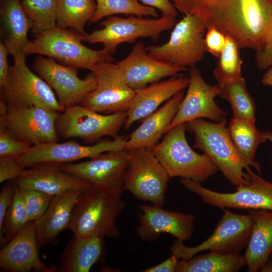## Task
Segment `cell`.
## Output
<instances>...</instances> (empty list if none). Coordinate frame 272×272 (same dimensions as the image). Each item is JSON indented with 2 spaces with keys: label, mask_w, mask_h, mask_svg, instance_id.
Here are the masks:
<instances>
[{
  "label": "cell",
  "mask_w": 272,
  "mask_h": 272,
  "mask_svg": "<svg viewBox=\"0 0 272 272\" xmlns=\"http://www.w3.org/2000/svg\"><path fill=\"white\" fill-rule=\"evenodd\" d=\"M225 118L213 123L198 118L185 123L195 137L193 148L201 150L236 187L248 184L245 168L250 166L234 145Z\"/></svg>",
  "instance_id": "cell-2"
},
{
  "label": "cell",
  "mask_w": 272,
  "mask_h": 272,
  "mask_svg": "<svg viewBox=\"0 0 272 272\" xmlns=\"http://www.w3.org/2000/svg\"><path fill=\"white\" fill-rule=\"evenodd\" d=\"M116 63L126 84L134 90L166 77L180 76L181 72L187 70L186 67L153 58L141 41L135 43L125 58Z\"/></svg>",
  "instance_id": "cell-20"
},
{
  "label": "cell",
  "mask_w": 272,
  "mask_h": 272,
  "mask_svg": "<svg viewBox=\"0 0 272 272\" xmlns=\"http://www.w3.org/2000/svg\"><path fill=\"white\" fill-rule=\"evenodd\" d=\"M265 132L267 140L272 143V130L265 131Z\"/></svg>",
  "instance_id": "cell-49"
},
{
  "label": "cell",
  "mask_w": 272,
  "mask_h": 272,
  "mask_svg": "<svg viewBox=\"0 0 272 272\" xmlns=\"http://www.w3.org/2000/svg\"><path fill=\"white\" fill-rule=\"evenodd\" d=\"M219 95L230 103L233 117L255 119V105L242 77L218 84Z\"/></svg>",
  "instance_id": "cell-32"
},
{
  "label": "cell",
  "mask_w": 272,
  "mask_h": 272,
  "mask_svg": "<svg viewBox=\"0 0 272 272\" xmlns=\"http://www.w3.org/2000/svg\"><path fill=\"white\" fill-rule=\"evenodd\" d=\"M17 188L23 199L29 220H39L47 209L53 196L36 189Z\"/></svg>",
  "instance_id": "cell-37"
},
{
  "label": "cell",
  "mask_w": 272,
  "mask_h": 272,
  "mask_svg": "<svg viewBox=\"0 0 272 272\" xmlns=\"http://www.w3.org/2000/svg\"><path fill=\"white\" fill-rule=\"evenodd\" d=\"M207 29L202 19L194 15H185L173 27L167 42L146 47L147 52L159 60L181 67H194L207 52L204 42Z\"/></svg>",
  "instance_id": "cell-7"
},
{
  "label": "cell",
  "mask_w": 272,
  "mask_h": 272,
  "mask_svg": "<svg viewBox=\"0 0 272 272\" xmlns=\"http://www.w3.org/2000/svg\"><path fill=\"white\" fill-rule=\"evenodd\" d=\"M179 258L171 254L169 258L155 266L147 268L143 272H176Z\"/></svg>",
  "instance_id": "cell-45"
},
{
  "label": "cell",
  "mask_w": 272,
  "mask_h": 272,
  "mask_svg": "<svg viewBox=\"0 0 272 272\" xmlns=\"http://www.w3.org/2000/svg\"><path fill=\"white\" fill-rule=\"evenodd\" d=\"M261 82L264 85L272 86V66L269 67L268 71L264 74L261 79Z\"/></svg>",
  "instance_id": "cell-47"
},
{
  "label": "cell",
  "mask_w": 272,
  "mask_h": 272,
  "mask_svg": "<svg viewBox=\"0 0 272 272\" xmlns=\"http://www.w3.org/2000/svg\"><path fill=\"white\" fill-rule=\"evenodd\" d=\"M8 50L4 43L0 42V87L6 82L10 66L8 61Z\"/></svg>",
  "instance_id": "cell-46"
},
{
  "label": "cell",
  "mask_w": 272,
  "mask_h": 272,
  "mask_svg": "<svg viewBox=\"0 0 272 272\" xmlns=\"http://www.w3.org/2000/svg\"><path fill=\"white\" fill-rule=\"evenodd\" d=\"M25 168L17 161L16 157H0V183L13 180L24 172Z\"/></svg>",
  "instance_id": "cell-40"
},
{
  "label": "cell",
  "mask_w": 272,
  "mask_h": 272,
  "mask_svg": "<svg viewBox=\"0 0 272 272\" xmlns=\"http://www.w3.org/2000/svg\"><path fill=\"white\" fill-rule=\"evenodd\" d=\"M26 56L20 53L13 57L6 82L0 87L1 99L7 106H37L62 112L65 109L53 90L27 66Z\"/></svg>",
  "instance_id": "cell-8"
},
{
  "label": "cell",
  "mask_w": 272,
  "mask_h": 272,
  "mask_svg": "<svg viewBox=\"0 0 272 272\" xmlns=\"http://www.w3.org/2000/svg\"><path fill=\"white\" fill-rule=\"evenodd\" d=\"M207 52L218 58L226 42V36L214 27H208L204 36Z\"/></svg>",
  "instance_id": "cell-39"
},
{
  "label": "cell",
  "mask_w": 272,
  "mask_h": 272,
  "mask_svg": "<svg viewBox=\"0 0 272 272\" xmlns=\"http://www.w3.org/2000/svg\"><path fill=\"white\" fill-rule=\"evenodd\" d=\"M60 113L37 106H7L0 100V123L14 137L32 146L58 142Z\"/></svg>",
  "instance_id": "cell-12"
},
{
  "label": "cell",
  "mask_w": 272,
  "mask_h": 272,
  "mask_svg": "<svg viewBox=\"0 0 272 272\" xmlns=\"http://www.w3.org/2000/svg\"><path fill=\"white\" fill-rule=\"evenodd\" d=\"M269 260H270L271 261H272V253H271V255H270V258H269Z\"/></svg>",
  "instance_id": "cell-50"
},
{
  "label": "cell",
  "mask_w": 272,
  "mask_h": 272,
  "mask_svg": "<svg viewBox=\"0 0 272 272\" xmlns=\"http://www.w3.org/2000/svg\"><path fill=\"white\" fill-rule=\"evenodd\" d=\"M189 78L187 92L166 133L174 126L192 120L207 118L219 122L227 115L215 101L219 95L218 85L208 84L195 66L190 69Z\"/></svg>",
  "instance_id": "cell-18"
},
{
  "label": "cell",
  "mask_w": 272,
  "mask_h": 272,
  "mask_svg": "<svg viewBox=\"0 0 272 272\" xmlns=\"http://www.w3.org/2000/svg\"><path fill=\"white\" fill-rule=\"evenodd\" d=\"M95 2L96 8L90 21L91 23L117 14L158 17L156 9L141 4L138 0H95Z\"/></svg>",
  "instance_id": "cell-33"
},
{
  "label": "cell",
  "mask_w": 272,
  "mask_h": 272,
  "mask_svg": "<svg viewBox=\"0 0 272 272\" xmlns=\"http://www.w3.org/2000/svg\"><path fill=\"white\" fill-rule=\"evenodd\" d=\"M33 146L14 137L5 125L0 123V157H18L27 152Z\"/></svg>",
  "instance_id": "cell-38"
},
{
  "label": "cell",
  "mask_w": 272,
  "mask_h": 272,
  "mask_svg": "<svg viewBox=\"0 0 272 272\" xmlns=\"http://www.w3.org/2000/svg\"><path fill=\"white\" fill-rule=\"evenodd\" d=\"M189 82V77L174 76L135 90L126 111L124 128L128 129L134 122L155 112L161 104L187 88Z\"/></svg>",
  "instance_id": "cell-23"
},
{
  "label": "cell",
  "mask_w": 272,
  "mask_h": 272,
  "mask_svg": "<svg viewBox=\"0 0 272 272\" xmlns=\"http://www.w3.org/2000/svg\"><path fill=\"white\" fill-rule=\"evenodd\" d=\"M82 192L69 191L53 196L44 215L35 222L39 249L55 244L58 235L68 229L74 208Z\"/></svg>",
  "instance_id": "cell-24"
},
{
  "label": "cell",
  "mask_w": 272,
  "mask_h": 272,
  "mask_svg": "<svg viewBox=\"0 0 272 272\" xmlns=\"http://www.w3.org/2000/svg\"><path fill=\"white\" fill-rule=\"evenodd\" d=\"M245 262L239 253L225 254L209 251L197 254L189 259H179L176 272H236Z\"/></svg>",
  "instance_id": "cell-30"
},
{
  "label": "cell",
  "mask_w": 272,
  "mask_h": 272,
  "mask_svg": "<svg viewBox=\"0 0 272 272\" xmlns=\"http://www.w3.org/2000/svg\"><path fill=\"white\" fill-rule=\"evenodd\" d=\"M261 272H272V261L268 260L259 269Z\"/></svg>",
  "instance_id": "cell-48"
},
{
  "label": "cell",
  "mask_w": 272,
  "mask_h": 272,
  "mask_svg": "<svg viewBox=\"0 0 272 272\" xmlns=\"http://www.w3.org/2000/svg\"><path fill=\"white\" fill-rule=\"evenodd\" d=\"M93 72L96 87L80 104L104 114L126 112L135 90L126 84L116 62L100 63Z\"/></svg>",
  "instance_id": "cell-15"
},
{
  "label": "cell",
  "mask_w": 272,
  "mask_h": 272,
  "mask_svg": "<svg viewBox=\"0 0 272 272\" xmlns=\"http://www.w3.org/2000/svg\"><path fill=\"white\" fill-rule=\"evenodd\" d=\"M15 189L13 199L6 212L0 230L1 246L9 242L29 221L22 196L16 186Z\"/></svg>",
  "instance_id": "cell-36"
},
{
  "label": "cell",
  "mask_w": 272,
  "mask_h": 272,
  "mask_svg": "<svg viewBox=\"0 0 272 272\" xmlns=\"http://www.w3.org/2000/svg\"><path fill=\"white\" fill-rule=\"evenodd\" d=\"M223 214L212 234L194 246H188L177 239L170 247L171 254L188 259L208 250L225 254L239 253L246 247L252 229L250 214H238L224 209Z\"/></svg>",
  "instance_id": "cell-10"
},
{
  "label": "cell",
  "mask_w": 272,
  "mask_h": 272,
  "mask_svg": "<svg viewBox=\"0 0 272 272\" xmlns=\"http://www.w3.org/2000/svg\"><path fill=\"white\" fill-rule=\"evenodd\" d=\"M213 0H171L177 10L185 15L200 18Z\"/></svg>",
  "instance_id": "cell-41"
},
{
  "label": "cell",
  "mask_w": 272,
  "mask_h": 272,
  "mask_svg": "<svg viewBox=\"0 0 272 272\" xmlns=\"http://www.w3.org/2000/svg\"><path fill=\"white\" fill-rule=\"evenodd\" d=\"M96 8L95 0H57L56 26L86 34L85 24L91 21Z\"/></svg>",
  "instance_id": "cell-31"
},
{
  "label": "cell",
  "mask_w": 272,
  "mask_h": 272,
  "mask_svg": "<svg viewBox=\"0 0 272 272\" xmlns=\"http://www.w3.org/2000/svg\"><path fill=\"white\" fill-rule=\"evenodd\" d=\"M186 130L185 123L174 126L151 149L170 178L178 177L203 183L219 170L206 154H198L190 147Z\"/></svg>",
  "instance_id": "cell-5"
},
{
  "label": "cell",
  "mask_w": 272,
  "mask_h": 272,
  "mask_svg": "<svg viewBox=\"0 0 272 272\" xmlns=\"http://www.w3.org/2000/svg\"><path fill=\"white\" fill-rule=\"evenodd\" d=\"M12 181L17 188L36 189L52 196L69 191L84 192L93 186L64 172L60 164L55 163H42L30 167Z\"/></svg>",
  "instance_id": "cell-22"
},
{
  "label": "cell",
  "mask_w": 272,
  "mask_h": 272,
  "mask_svg": "<svg viewBox=\"0 0 272 272\" xmlns=\"http://www.w3.org/2000/svg\"><path fill=\"white\" fill-rule=\"evenodd\" d=\"M256 62L260 70H265L272 66V36L256 53Z\"/></svg>",
  "instance_id": "cell-43"
},
{
  "label": "cell",
  "mask_w": 272,
  "mask_h": 272,
  "mask_svg": "<svg viewBox=\"0 0 272 272\" xmlns=\"http://www.w3.org/2000/svg\"><path fill=\"white\" fill-rule=\"evenodd\" d=\"M139 210L135 231L144 241L152 242L161 234L167 233L184 241L193 234L195 219L193 214L167 211L152 204H143Z\"/></svg>",
  "instance_id": "cell-19"
},
{
  "label": "cell",
  "mask_w": 272,
  "mask_h": 272,
  "mask_svg": "<svg viewBox=\"0 0 272 272\" xmlns=\"http://www.w3.org/2000/svg\"><path fill=\"white\" fill-rule=\"evenodd\" d=\"M250 167L245 169L248 184L236 187L233 192L212 190L189 179L181 178L180 183L204 203L221 210L272 211V182L255 173Z\"/></svg>",
  "instance_id": "cell-9"
},
{
  "label": "cell",
  "mask_w": 272,
  "mask_h": 272,
  "mask_svg": "<svg viewBox=\"0 0 272 272\" xmlns=\"http://www.w3.org/2000/svg\"><path fill=\"white\" fill-rule=\"evenodd\" d=\"M252 220L250 238L243 257L249 272H257L272 253V211L249 210Z\"/></svg>",
  "instance_id": "cell-26"
},
{
  "label": "cell",
  "mask_w": 272,
  "mask_h": 272,
  "mask_svg": "<svg viewBox=\"0 0 272 272\" xmlns=\"http://www.w3.org/2000/svg\"><path fill=\"white\" fill-rule=\"evenodd\" d=\"M21 5L32 22L34 35L56 26L57 0H21Z\"/></svg>",
  "instance_id": "cell-34"
},
{
  "label": "cell",
  "mask_w": 272,
  "mask_h": 272,
  "mask_svg": "<svg viewBox=\"0 0 272 272\" xmlns=\"http://www.w3.org/2000/svg\"><path fill=\"white\" fill-rule=\"evenodd\" d=\"M255 121V119L233 117L228 128L231 139L240 154L250 166L260 173L261 166L255 161V155L258 146L267 140L265 131H260L256 128Z\"/></svg>",
  "instance_id": "cell-29"
},
{
  "label": "cell",
  "mask_w": 272,
  "mask_h": 272,
  "mask_svg": "<svg viewBox=\"0 0 272 272\" xmlns=\"http://www.w3.org/2000/svg\"><path fill=\"white\" fill-rule=\"evenodd\" d=\"M125 206L121 197L93 185L79 196L67 230L76 237L98 234L117 238L116 221Z\"/></svg>",
  "instance_id": "cell-3"
},
{
  "label": "cell",
  "mask_w": 272,
  "mask_h": 272,
  "mask_svg": "<svg viewBox=\"0 0 272 272\" xmlns=\"http://www.w3.org/2000/svg\"><path fill=\"white\" fill-rule=\"evenodd\" d=\"M3 40L14 57L24 50L29 42L28 33L33 23L24 11L21 0H3L0 10Z\"/></svg>",
  "instance_id": "cell-27"
},
{
  "label": "cell",
  "mask_w": 272,
  "mask_h": 272,
  "mask_svg": "<svg viewBox=\"0 0 272 272\" xmlns=\"http://www.w3.org/2000/svg\"><path fill=\"white\" fill-rule=\"evenodd\" d=\"M35 221H29L0 251V267L11 272H55V266H48L39 255Z\"/></svg>",
  "instance_id": "cell-21"
},
{
  "label": "cell",
  "mask_w": 272,
  "mask_h": 272,
  "mask_svg": "<svg viewBox=\"0 0 272 272\" xmlns=\"http://www.w3.org/2000/svg\"><path fill=\"white\" fill-rule=\"evenodd\" d=\"M200 18L239 48L257 51L272 36V0H213Z\"/></svg>",
  "instance_id": "cell-1"
},
{
  "label": "cell",
  "mask_w": 272,
  "mask_h": 272,
  "mask_svg": "<svg viewBox=\"0 0 272 272\" xmlns=\"http://www.w3.org/2000/svg\"><path fill=\"white\" fill-rule=\"evenodd\" d=\"M176 23V17L165 15L151 19L135 15L127 18L111 16L100 23L102 28L85 34L84 41L102 43L113 55L121 43H133L140 38L157 40L162 33L173 28Z\"/></svg>",
  "instance_id": "cell-6"
},
{
  "label": "cell",
  "mask_w": 272,
  "mask_h": 272,
  "mask_svg": "<svg viewBox=\"0 0 272 272\" xmlns=\"http://www.w3.org/2000/svg\"><path fill=\"white\" fill-rule=\"evenodd\" d=\"M127 139L126 136H118L112 140L102 141L88 146L74 141L33 146L16 159L25 167L42 163H70L85 158H94L107 152L123 150Z\"/></svg>",
  "instance_id": "cell-17"
},
{
  "label": "cell",
  "mask_w": 272,
  "mask_h": 272,
  "mask_svg": "<svg viewBox=\"0 0 272 272\" xmlns=\"http://www.w3.org/2000/svg\"><path fill=\"white\" fill-rule=\"evenodd\" d=\"M128 151L129 159L124 190L128 191L139 199L162 207L170 179L166 171L151 148H137Z\"/></svg>",
  "instance_id": "cell-11"
},
{
  "label": "cell",
  "mask_w": 272,
  "mask_h": 272,
  "mask_svg": "<svg viewBox=\"0 0 272 272\" xmlns=\"http://www.w3.org/2000/svg\"><path fill=\"white\" fill-rule=\"evenodd\" d=\"M33 69L54 90L62 107L66 108L80 104L94 90L97 85L93 72L84 79L78 76V69L56 62L54 59L37 56Z\"/></svg>",
  "instance_id": "cell-16"
},
{
  "label": "cell",
  "mask_w": 272,
  "mask_h": 272,
  "mask_svg": "<svg viewBox=\"0 0 272 272\" xmlns=\"http://www.w3.org/2000/svg\"><path fill=\"white\" fill-rule=\"evenodd\" d=\"M85 34L56 26L34 35L24 50L26 55L38 54L55 59L62 64L94 72L100 63L115 61L104 48L94 50L82 43Z\"/></svg>",
  "instance_id": "cell-4"
},
{
  "label": "cell",
  "mask_w": 272,
  "mask_h": 272,
  "mask_svg": "<svg viewBox=\"0 0 272 272\" xmlns=\"http://www.w3.org/2000/svg\"><path fill=\"white\" fill-rule=\"evenodd\" d=\"M104 238L98 234L74 236L61 255L57 271L89 272L103 254Z\"/></svg>",
  "instance_id": "cell-28"
},
{
  "label": "cell",
  "mask_w": 272,
  "mask_h": 272,
  "mask_svg": "<svg viewBox=\"0 0 272 272\" xmlns=\"http://www.w3.org/2000/svg\"><path fill=\"white\" fill-rule=\"evenodd\" d=\"M184 95L183 91L173 96L160 108L141 121L142 124L130 134L124 150L152 148L166 131L175 116Z\"/></svg>",
  "instance_id": "cell-25"
},
{
  "label": "cell",
  "mask_w": 272,
  "mask_h": 272,
  "mask_svg": "<svg viewBox=\"0 0 272 272\" xmlns=\"http://www.w3.org/2000/svg\"><path fill=\"white\" fill-rule=\"evenodd\" d=\"M129 159V151L123 149L107 152L81 162L62 164L60 167L70 174L121 197Z\"/></svg>",
  "instance_id": "cell-14"
},
{
  "label": "cell",
  "mask_w": 272,
  "mask_h": 272,
  "mask_svg": "<svg viewBox=\"0 0 272 272\" xmlns=\"http://www.w3.org/2000/svg\"><path fill=\"white\" fill-rule=\"evenodd\" d=\"M239 48L234 40L226 36L225 46L213 72V76L218 84L242 77L243 61Z\"/></svg>",
  "instance_id": "cell-35"
},
{
  "label": "cell",
  "mask_w": 272,
  "mask_h": 272,
  "mask_svg": "<svg viewBox=\"0 0 272 272\" xmlns=\"http://www.w3.org/2000/svg\"><path fill=\"white\" fill-rule=\"evenodd\" d=\"M127 118L126 112L104 114L80 104L66 108L59 113L56 121L59 137L79 138L86 142H94L104 136L113 139Z\"/></svg>",
  "instance_id": "cell-13"
},
{
  "label": "cell",
  "mask_w": 272,
  "mask_h": 272,
  "mask_svg": "<svg viewBox=\"0 0 272 272\" xmlns=\"http://www.w3.org/2000/svg\"><path fill=\"white\" fill-rule=\"evenodd\" d=\"M15 186L13 182H8L2 188L0 192V230L2 229L6 212L11 204L15 193Z\"/></svg>",
  "instance_id": "cell-42"
},
{
  "label": "cell",
  "mask_w": 272,
  "mask_h": 272,
  "mask_svg": "<svg viewBox=\"0 0 272 272\" xmlns=\"http://www.w3.org/2000/svg\"><path fill=\"white\" fill-rule=\"evenodd\" d=\"M144 5L159 10L162 15L176 17L177 10L171 0H140Z\"/></svg>",
  "instance_id": "cell-44"
}]
</instances>
